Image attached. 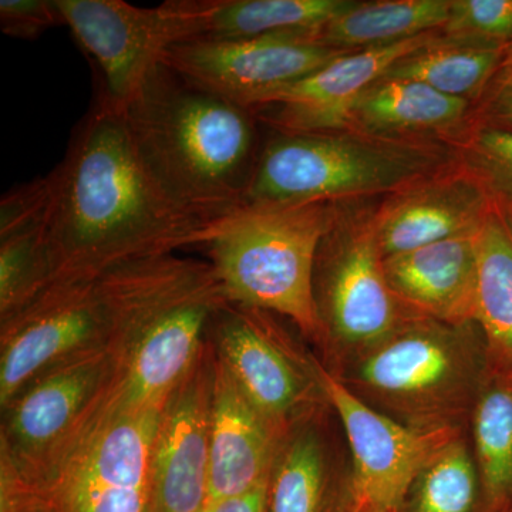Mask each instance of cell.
<instances>
[{
    "instance_id": "6da1fadb",
    "label": "cell",
    "mask_w": 512,
    "mask_h": 512,
    "mask_svg": "<svg viewBox=\"0 0 512 512\" xmlns=\"http://www.w3.org/2000/svg\"><path fill=\"white\" fill-rule=\"evenodd\" d=\"M50 178L49 288L204 247L214 225L195 220L167 197L138 156L124 110L99 94Z\"/></svg>"
},
{
    "instance_id": "7a4b0ae2",
    "label": "cell",
    "mask_w": 512,
    "mask_h": 512,
    "mask_svg": "<svg viewBox=\"0 0 512 512\" xmlns=\"http://www.w3.org/2000/svg\"><path fill=\"white\" fill-rule=\"evenodd\" d=\"M123 110L138 156L180 210L212 225L244 207L261 154L251 110L164 63Z\"/></svg>"
},
{
    "instance_id": "3957f363",
    "label": "cell",
    "mask_w": 512,
    "mask_h": 512,
    "mask_svg": "<svg viewBox=\"0 0 512 512\" xmlns=\"http://www.w3.org/2000/svg\"><path fill=\"white\" fill-rule=\"evenodd\" d=\"M330 375L410 429L461 431L470 426L490 363L477 322L448 325L421 316Z\"/></svg>"
},
{
    "instance_id": "277c9868",
    "label": "cell",
    "mask_w": 512,
    "mask_h": 512,
    "mask_svg": "<svg viewBox=\"0 0 512 512\" xmlns=\"http://www.w3.org/2000/svg\"><path fill=\"white\" fill-rule=\"evenodd\" d=\"M338 204H245L215 222L204 247L225 299L291 320L318 343L313 275Z\"/></svg>"
},
{
    "instance_id": "5b68a950",
    "label": "cell",
    "mask_w": 512,
    "mask_h": 512,
    "mask_svg": "<svg viewBox=\"0 0 512 512\" xmlns=\"http://www.w3.org/2000/svg\"><path fill=\"white\" fill-rule=\"evenodd\" d=\"M446 144L355 131L275 133L261 148L245 204H345L387 197L456 163Z\"/></svg>"
},
{
    "instance_id": "8992f818",
    "label": "cell",
    "mask_w": 512,
    "mask_h": 512,
    "mask_svg": "<svg viewBox=\"0 0 512 512\" xmlns=\"http://www.w3.org/2000/svg\"><path fill=\"white\" fill-rule=\"evenodd\" d=\"M313 298L319 322L316 346L330 373L421 318L387 282L373 208H350L348 202L338 204L320 242Z\"/></svg>"
},
{
    "instance_id": "52a82bcc",
    "label": "cell",
    "mask_w": 512,
    "mask_h": 512,
    "mask_svg": "<svg viewBox=\"0 0 512 512\" xmlns=\"http://www.w3.org/2000/svg\"><path fill=\"white\" fill-rule=\"evenodd\" d=\"M163 407L121 409L107 396L42 476L15 474L47 512H153L151 464Z\"/></svg>"
},
{
    "instance_id": "ba28073f",
    "label": "cell",
    "mask_w": 512,
    "mask_h": 512,
    "mask_svg": "<svg viewBox=\"0 0 512 512\" xmlns=\"http://www.w3.org/2000/svg\"><path fill=\"white\" fill-rule=\"evenodd\" d=\"M56 2L64 25L99 70L97 94L121 110L170 47L205 32L207 0H170L154 8L124 0Z\"/></svg>"
},
{
    "instance_id": "9c48e42d",
    "label": "cell",
    "mask_w": 512,
    "mask_h": 512,
    "mask_svg": "<svg viewBox=\"0 0 512 512\" xmlns=\"http://www.w3.org/2000/svg\"><path fill=\"white\" fill-rule=\"evenodd\" d=\"M272 313L225 303L208 333L215 356L266 419L288 433L293 424L329 407L320 383V360L272 318Z\"/></svg>"
},
{
    "instance_id": "30bf717a",
    "label": "cell",
    "mask_w": 512,
    "mask_h": 512,
    "mask_svg": "<svg viewBox=\"0 0 512 512\" xmlns=\"http://www.w3.org/2000/svg\"><path fill=\"white\" fill-rule=\"evenodd\" d=\"M116 370L110 349H96L33 380L3 409L0 466L42 476L107 399Z\"/></svg>"
},
{
    "instance_id": "8fae6325",
    "label": "cell",
    "mask_w": 512,
    "mask_h": 512,
    "mask_svg": "<svg viewBox=\"0 0 512 512\" xmlns=\"http://www.w3.org/2000/svg\"><path fill=\"white\" fill-rule=\"evenodd\" d=\"M113 309L100 278L47 289L2 323V410L33 380L67 360L109 349Z\"/></svg>"
},
{
    "instance_id": "7c38bea8",
    "label": "cell",
    "mask_w": 512,
    "mask_h": 512,
    "mask_svg": "<svg viewBox=\"0 0 512 512\" xmlns=\"http://www.w3.org/2000/svg\"><path fill=\"white\" fill-rule=\"evenodd\" d=\"M345 52L308 35L256 39H192L165 52V66L185 80L245 109L298 82Z\"/></svg>"
},
{
    "instance_id": "4fadbf2b",
    "label": "cell",
    "mask_w": 512,
    "mask_h": 512,
    "mask_svg": "<svg viewBox=\"0 0 512 512\" xmlns=\"http://www.w3.org/2000/svg\"><path fill=\"white\" fill-rule=\"evenodd\" d=\"M320 383L349 447L352 505L399 510L420 468L461 431H420L397 423L357 397L320 362Z\"/></svg>"
},
{
    "instance_id": "5bb4252c",
    "label": "cell",
    "mask_w": 512,
    "mask_h": 512,
    "mask_svg": "<svg viewBox=\"0 0 512 512\" xmlns=\"http://www.w3.org/2000/svg\"><path fill=\"white\" fill-rule=\"evenodd\" d=\"M225 303L220 282H215L138 330L116 356L110 402L127 410L163 407L200 362L212 316Z\"/></svg>"
},
{
    "instance_id": "9a60e30c",
    "label": "cell",
    "mask_w": 512,
    "mask_h": 512,
    "mask_svg": "<svg viewBox=\"0 0 512 512\" xmlns=\"http://www.w3.org/2000/svg\"><path fill=\"white\" fill-rule=\"evenodd\" d=\"M214 348L168 397L153 448V512H202L210 504Z\"/></svg>"
},
{
    "instance_id": "2e32d148",
    "label": "cell",
    "mask_w": 512,
    "mask_h": 512,
    "mask_svg": "<svg viewBox=\"0 0 512 512\" xmlns=\"http://www.w3.org/2000/svg\"><path fill=\"white\" fill-rule=\"evenodd\" d=\"M437 33L439 30L397 45L343 53L266 97L251 111L275 133L348 131L350 113L362 94L386 76L394 63L416 52Z\"/></svg>"
},
{
    "instance_id": "e0dca14e",
    "label": "cell",
    "mask_w": 512,
    "mask_h": 512,
    "mask_svg": "<svg viewBox=\"0 0 512 512\" xmlns=\"http://www.w3.org/2000/svg\"><path fill=\"white\" fill-rule=\"evenodd\" d=\"M493 200L480 181L454 163L407 185L373 208L383 259L481 228Z\"/></svg>"
},
{
    "instance_id": "ac0fdd59",
    "label": "cell",
    "mask_w": 512,
    "mask_h": 512,
    "mask_svg": "<svg viewBox=\"0 0 512 512\" xmlns=\"http://www.w3.org/2000/svg\"><path fill=\"white\" fill-rule=\"evenodd\" d=\"M285 434L256 409L227 367L215 356L210 503L251 493L268 483Z\"/></svg>"
},
{
    "instance_id": "d6986e66",
    "label": "cell",
    "mask_w": 512,
    "mask_h": 512,
    "mask_svg": "<svg viewBox=\"0 0 512 512\" xmlns=\"http://www.w3.org/2000/svg\"><path fill=\"white\" fill-rule=\"evenodd\" d=\"M330 406L293 424L268 481V512H346L352 504L350 456L330 431Z\"/></svg>"
},
{
    "instance_id": "ffe728a7",
    "label": "cell",
    "mask_w": 512,
    "mask_h": 512,
    "mask_svg": "<svg viewBox=\"0 0 512 512\" xmlns=\"http://www.w3.org/2000/svg\"><path fill=\"white\" fill-rule=\"evenodd\" d=\"M477 232L387 256L384 274L404 305L424 318L476 322Z\"/></svg>"
},
{
    "instance_id": "44dd1931",
    "label": "cell",
    "mask_w": 512,
    "mask_h": 512,
    "mask_svg": "<svg viewBox=\"0 0 512 512\" xmlns=\"http://www.w3.org/2000/svg\"><path fill=\"white\" fill-rule=\"evenodd\" d=\"M474 106L413 80L382 77L350 113L348 131L382 140L453 147L470 128Z\"/></svg>"
},
{
    "instance_id": "7402d4cb",
    "label": "cell",
    "mask_w": 512,
    "mask_h": 512,
    "mask_svg": "<svg viewBox=\"0 0 512 512\" xmlns=\"http://www.w3.org/2000/svg\"><path fill=\"white\" fill-rule=\"evenodd\" d=\"M477 249L476 322L490 373L512 379V215L494 201L478 229Z\"/></svg>"
},
{
    "instance_id": "603a6c76",
    "label": "cell",
    "mask_w": 512,
    "mask_h": 512,
    "mask_svg": "<svg viewBox=\"0 0 512 512\" xmlns=\"http://www.w3.org/2000/svg\"><path fill=\"white\" fill-rule=\"evenodd\" d=\"M448 10L450 0H356L313 40L345 53L397 45L443 28Z\"/></svg>"
},
{
    "instance_id": "cb8c5ba5",
    "label": "cell",
    "mask_w": 512,
    "mask_h": 512,
    "mask_svg": "<svg viewBox=\"0 0 512 512\" xmlns=\"http://www.w3.org/2000/svg\"><path fill=\"white\" fill-rule=\"evenodd\" d=\"M356 0H207L200 39L238 40L308 35L342 15Z\"/></svg>"
},
{
    "instance_id": "d4e9b609",
    "label": "cell",
    "mask_w": 512,
    "mask_h": 512,
    "mask_svg": "<svg viewBox=\"0 0 512 512\" xmlns=\"http://www.w3.org/2000/svg\"><path fill=\"white\" fill-rule=\"evenodd\" d=\"M504 52L444 39L439 30L426 45L394 63L384 77L427 84L446 96L470 101L476 109Z\"/></svg>"
},
{
    "instance_id": "484cf974",
    "label": "cell",
    "mask_w": 512,
    "mask_h": 512,
    "mask_svg": "<svg viewBox=\"0 0 512 512\" xmlns=\"http://www.w3.org/2000/svg\"><path fill=\"white\" fill-rule=\"evenodd\" d=\"M484 512H512V379L490 373L471 416Z\"/></svg>"
},
{
    "instance_id": "4316f807",
    "label": "cell",
    "mask_w": 512,
    "mask_h": 512,
    "mask_svg": "<svg viewBox=\"0 0 512 512\" xmlns=\"http://www.w3.org/2000/svg\"><path fill=\"white\" fill-rule=\"evenodd\" d=\"M397 512H484L483 488L468 429L431 454Z\"/></svg>"
},
{
    "instance_id": "83f0119b",
    "label": "cell",
    "mask_w": 512,
    "mask_h": 512,
    "mask_svg": "<svg viewBox=\"0 0 512 512\" xmlns=\"http://www.w3.org/2000/svg\"><path fill=\"white\" fill-rule=\"evenodd\" d=\"M47 217L49 210L0 227V323L25 311L49 288Z\"/></svg>"
},
{
    "instance_id": "f1b7e54d",
    "label": "cell",
    "mask_w": 512,
    "mask_h": 512,
    "mask_svg": "<svg viewBox=\"0 0 512 512\" xmlns=\"http://www.w3.org/2000/svg\"><path fill=\"white\" fill-rule=\"evenodd\" d=\"M453 148L457 163L480 181L491 200L512 212V133L471 123Z\"/></svg>"
},
{
    "instance_id": "f546056e",
    "label": "cell",
    "mask_w": 512,
    "mask_h": 512,
    "mask_svg": "<svg viewBox=\"0 0 512 512\" xmlns=\"http://www.w3.org/2000/svg\"><path fill=\"white\" fill-rule=\"evenodd\" d=\"M440 35L467 45L507 49L512 43V0H450Z\"/></svg>"
},
{
    "instance_id": "4dcf8cb0",
    "label": "cell",
    "mask_w": 512,
    "mask_h": 512,
    "mask_svg": "<svg viewBox=\"0 0 512 512\" xmlns=\"http://www.w3.org/2000/svg\"><path fill=\"white\" fill-rule=\"evenodd\" d=\"M64 25L56 0H0V29L20 40H37Z\"/></svg>"
},
{
    "instance_id": "1f68e13d",
    "label": "cell",
    "mask_w": 512,
    "mask_h": 512,
    "mask_svg": "<svg viewBox=\"0 0 512 512\" xmlns=\"http://www.w3.org/2000/svg\"><path fill=\"white\" fill-rule=\"evenodd\" d=\"M0 512H47L28 483L0 468Z\"/></svg>"
},
{
    "instance_id": "d6a6232c",
    "label": "cell",
    "mask_w": 512,
    "mask_h": 512,
    "mask_svg": "<svg viewBox=\"0 0 512 512\" xmlns=\"http://www.w3.org/2000/svg\"><path fill=\"white\" fill-rule=\"evenodd\" d=\"M473 124L512 133V86L488 94L473 113Z\"/></svg>"
},
{
    "instance_id": "836d02e7",
    "label": "cell",
    "mask_w": 512,
    "mask_h": 512,
    "mask_svg": "<svg viewBox=\"0 0 512 512\" xmlns=\"http://www.w3.org/2000/svg\"><path fill=\"white\" fill-rule=\"evenodd\" d=\"M268 483L251 493L211 503V512H268Z\"/></svg>"
},
{
    "instance_id": "e575fe53",
    "label": "cell",
    "mask_w": 512,
    "mask_h": 512,
    "mask_svg": "<svg viewBox=\"0 0 512 512\" xmlns=\"http://www.w3.org/2000/svg\"><path fill=\"white\" fill-rule=\"evenodd\" d=\"M512 86V43L505 49L503 59L498 64L497 72H495L487 92H485L483 99L488 94L497 92V90L504 89V87ZM481 103V101H480Z\"/></svg>"
},
{
    "instance_id": "d590c367",
    "label": "cell",
    "mask_w": 512,
    "mask_h": 512,
    "mask_svg": "<svg viewBox=\"0 0 512 512\" xmlns=\"http://www.w3.org/2000/svg\"><path fill=\"white\" fill-rule=\"evenodd\" d=\"M346 512H397V511L380 510V508H373V507H357V505L350 504L349 510Z\"/></svg>"
},
{
    "instance_id": "8d00e7d4",
    "label": "cell",
    "mask_w": 512,
    "mask_h": 512,
    "mask_svg": "<svg viewBox=\"0 0 512 512\" xmlns=\"http://www.w3.org/2000/svg\"><path fill=\"white\" fill-rule=\"evenodd\" d=\"M202 512H211V503L207 505V508H205Z\"/></svg>"
},
{
    "instance_id": "74e56055",
    "label": "cell",
    "mask_w": 512,
    "mask_h": 512,
    "mask_svg": "<svg viewBox=\"0 0 512 512\" xmlns=\"http://www.w3.org/2000/svg\"><path fill=\"white\" fill-rule=\"evenodd\" d=\"M510 214L512 215V212H510Z\"/></svg>"
}]
</instances>
